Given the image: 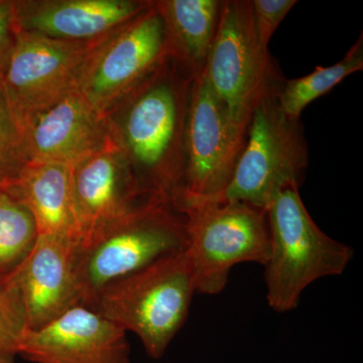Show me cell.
<instances>
[{
    "mask_svg": "<svg viewBox=\"0 0 363 363\" xmlns=\"http://www.w3.org/2000/svg\"><path fill=\"white\" fill-rule=\"evenodd\" d=\"M169 58L135 88L111 121L114 138L150 197L175 203L184 191L185 135L194 76L179 77Z\"/></svg>",
    "mask_w": 363,
    "mask_h": 363,
    "instance_id": "1",
    "label": "cell"
},
{
    "mask_svg": "<svg viewBox=\"0 0 363 363\" xmlns=\"http://www.w3.org/2000/svg\"><path fill=\"white\" fill-rule=\"evenodd\" d=\"M196 293L187 250L172 253L98 292L90 309L133 332L159 359L185 324Z\"/></svg>",
    "mask_w": 363,
    "mask_h": 363,
    "instance_id": "2",
    "label": "cell"
},
{
    "mask_svg": "<svg viewBox=\"0 0 363 363\" xmlns=\"http://www.w3.org/2000/svg\"><path fill=\"white\" fill-rule=\"evenodd\" d=\"M187 247L183 213L172 202L150 198L78 247L81 305L90 307L105 286Z\"/></svg>",
    "mask_w": 363,
    "mask_h": 363,
    "instance_id": "3",
    "label": "cell"
},
{
    "mask_svg": "<svg viewBox=\"0 0 363 363\" xmlns=\"http://www.w3.org/2000/svg\"><path fill=\"white\" fill-rule=\"evenodd\" d=\"M298 189L290 186L279 191L267 209V298L278 313L295 309L303 291L317 279L342 274L353 257L352 248L318 227Z\"/></svg>",
    "mask_w": 363,
    "mask_h": 363,
    "instance_id": "4",
    "label": "cell"
},
{
    "mask_svg": "<svg viewBox=\"0 0 363 363\" xmlns=\"http://www.w3.org/2000/svg\"><path fill=\"white\" fill-rule=\"evenodd\" d=\"M174 205L185 217L196 293H221L236 264H267L269 229L266 210L247 203L190 197H180Z\"/></svg>",
    "mask_w": 363,
    "mask_h": 363,
    "instance_id": "5",
    "label": "cell"
},
{
    "mask_svg": "<svg viewBox=\"0 0 363 363\" xmlns=\"http://www.w3.org/2000/svg\"><path fill=\"white\" fill-rule=\"evenodd\" d=\"M274 92L253 111L247 140L233 178L220 197L266 210L279 191L297 186L307 164V147L298 119L281 111Z\"/></svg>",
    "mask_w": 363,
    "mask_h": 363,
    "instance_id": "6",
    "label": "cell"
},
{
    "mask_svg": "<svg viewBox=\"0 0 363 363\" xmlns=\"http://www.w3.org/2000/svg\"><path fill=\"white\" fill-rule=\"evenodd\" d=\"M203 73L231 118L243 125L262 100L276 92L271 56L255 33L250 1H222Z\"/></svg>",
    "mask_w": 363,
    "mask_h": 363,
    "instance_id": "7",
    "label": "cell"
},
{
    "mask_svg": "<svg viewBox=\"0 0 363 363\" xmlns=\"http://www.w3.org/2000/svg\"><path fill=\"white\" fill-rule=\"evenodd\" d=\"M167 59L164 23L152 1L93 48L79 79V93L109 117Z\"/></svg>",
    "mask_w": 363,
    "mask_h": 363,
    "instance_id": "8",
    "label": "cell"
},
{
    "mask_svg": "<svg viewBox=\"0 0 363 363\" xmlns=\"http://www.w3.org/2000/svg\"><path fill=\"white\" fill-rule=\"evenodd\" d=\"M98 43L64 42L18 30L0 78L26 133L43 114L78 90L86 60Z\"/></svg>",
    "mask_w": 363,
    "mask_h": 363,
    "instance_id": "9",
    "label": "cell"
},
{
    "mask_svg": "<svg viewBox=\"0 0 363 363\" xmlns=\"http://www.w3.org/2000/svg\"><path fill=\"white\" fill-rule=\"evenodd\" d=\"M247 128L231 118L203 71L194 76L186 124L185 177L180 197H220L233 178Z\"/></svg>",
    "mask_w": 363,
    "mask_h": 363,
    "instance_id": "10",
    "label": "cell"
},
{
    "mask_svg": "<svg viewBox=\"0 0 363 363\" xmlns=\"http://www.w3.org/2000/svg\"><path fill=\"white\" fill-rule=\"evenodd\" d=\"M128 332L78 305L35 330H25L16 354L33 363H130Z\"/></svg>",
    "mask_w": 363,
    "mask_h": 363,
    "instance_id": "11",
    "label": "cell"
},
{
    "mask_svg": "<svg viewBox=\"0 0 363 363\" xmlns=\"http://www.w3.org/2000/svg\"><path fill=\"white\" fill-rule=\"evenodd\" d=\"M78 245L38 236L21 266L6 277L20 305L25 330H35L81 305Z\"/></svg>",
    "mask_w": 363,
    "mask_h": 363,
    "instance_id": "12",
    "label": "cell"
},
{
    "mask_svg": "<svg viewBox=\"0 0 363 363\" xmlns=\"http://www.w3.org/2000/svg\"><path fill=\"white\" fill-rule=\"evenodd\" d=\"M71 184L82 233L80 245L152 198L116 142L72 167Z\"/></svg>",
    "mask_w": 363,
    "mask_h": 363,
    "instance_id": "13",
    "label": "cell"
},
{
    "mask_svg": "<svg viewBox=\"0 0 363 363\" xmlns=\"http://www.w3.org/2000/svg\"><path fill=\"white\" fill-rule=\"evenodd\" d=\"M140 0H13L16 30L49 39L98 43L150 6Z\"/></svg>",
    "mask_w": 363,
    "mask_h": 363,
    "instance_id": "14",
    "label": "cell"
},
{
    "mask_svg": "<svg viewBox=\"0 0 363 363\" xmlns=\"http://www.w3.org/2000/svg\"><path fill=\"white\" fill-rule=\"evenodd\" d=\"M114 142L109 117L78 90L43 114L26 133L30 162L71 168Z\"/></svg>",
    "mask_w": 363,
    "mask_h": 363,
    "instance_id": "15",
    "label": "cell"
},
{
    "mask_svg": "<svg viewBox=\"0 0 363 363\" xmlns=\"http://www.w3.org/2000/svg\"><path fill=\"white\" fill-rule=\"evenodd\" d=\"M7 192L28 208L38 236L80 245L82 233L72 194L71 167L30 162Z\"/></svg>",
    "mask_w": 363,
    "mask_h": 363,
    "instance_id": "16",
    "label": "cell"
},
{
    "mask_svg": "<svg viewBox=\"0 0 363 363\" xmlns=\"http://www.w3.org/2000/svg\"><path fill=\"white\" fill-rule=\"evenodd\" d=\"M164 23L167 56L190 75L204 70L220 18L218 0L155 1Z\"/></svg>",
    "mask_w": 363,
    "mask_h": 363,
    "instance_id": "17",
    "label": "cell"
},
{
    "mask_svg": "<svg viewBox=\"0 0 363 363\" xmlns=\"http://www.w3.org/2000/svg\"><path fill=\"white\" fill-rule=\"evenodd\" d=\"M362 35L340 62L333 66L317 67L309 75L286 81L277 94L281 111L292 119L300 118L303 111L318 98L327 94L341 81L363 69Z\"/></svg>",
    "mask_w": 363,
    "mask_h": 363,
    "instance_id": "18",
    "label": "cell"
},
{
    "mask_svg": "<svg viewBox=\"0 0 363 363\" xmlns=\"http://www.w3.org/2000/svg\"><path fill=\"white\" fill-rule=\"evenodd\" d=\"M38 240L32 214L20 199L0 191V278L13 274Z\"/></svg>",
    "mask_w": 363,
    "mask_h": 363,
    "instance_id": "19",
    "label": "cell"
},
{
    "mask_svg": "<svg viewBox=\"0 0 363 363\" xmlns=\"http://www.w3.org/2000/svg\"><path fill=\"white\" fill-rule=\"evenodd\" d=\"M28 162L26 131L14 116L0 78V191L11 190Z\"/></svg>",
    "mask_w": 363,
    "mask_h": 363,
    "instance_id": "20",
    "label": "cell"
},
{
    "mask_svg": "<svg viewBox=\"0 0 363 363\" xmlns=\"http://www.w3.org/2000/svg\"><path fill=\"white\" fill-rule=\"evenodd\" d=\"M297 4L296 0H252L253 25L260 44L269 49V43L289 11Z\"/></svg>",
    "mask_w": 363,
    "mask_h": 363,
    "instance_id": "21",
    "label": "cell"
},
{
    "mask_svg": "<svg viewBox=\"0 0 363 363\" xmlns=\"http://www.w3.org/2000/svg\"><path fill=\"white\" fill-rule=\"evenodd\" d=\"M25 329L20 305L11 285L6 277L0 278V338L16 350V342Z\"/></svg>",
    "mask_w": 363,
    "mask_h": 363,
    "instance_id": "22",
    "label": "cell"
},
{
    "mask_svg": "<svg viewBox=\"0 0 363 363\" xmlns=\"http://www.w3.org/2000/svg\"><path fill=\"white\" fill-rule=\"evenodd\" d=\"M16 33L13 0H0V74L13 51Z\"/></svg>",
    "mask_w": 363,
    "mask_h": 363,
    "instance_id": "23",
    "label": "cell"
},
{
    "mask_svg": "<svg viewBox=\"0 0 363 363\" xmlns=\"http://www.w3.org/2000/svg\"><path fill=\"white\" fill-rule=\"evenodd\" d=\"M16 357V350L0 338V363H14Z\"/></svg>",
    "mask_w": 363,
    "mask_h": 363,
    "instance_id": "24",
    "label": "cell"
}]
</instances>
